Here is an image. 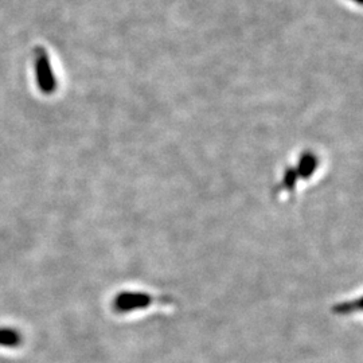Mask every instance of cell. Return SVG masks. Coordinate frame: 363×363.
Returning a JSON list of instances; mask_svg holds the SVG:
<instances>
[{
	"label": "cell",
	"instance_id": "2",
	"mask_svg": "<svg viewBox=\"0 0 363 363\" xmlns=\"http://www.w3.org/2000/svg\"><path fill=\"white\" fill-rule=\"evenodd\" d=\"M35 77L39 91L45 94H52L57 89V78L54 76L52 64L48 52L43 48H37L35 50Z\"/></svg>",
	"mask_w": 363,
	"mask_h": 363
},
{
	"label": "cell",
	"instance_id": "1",
	"mask_svg": "<svg viewBox=\"0 0 363 363\" xmlns=\"http://www.w3.org/2000/svg\"><path fill=\"white\" fill-rule=\"evenodd\" d=\"M160 298L140 291H123L112 301V308L116 313H130L150 308L152 304H159Z\"/></svg>",
	"mask_w": 363,
	"mask_h": 363
},
{
	"label": "cell",
	"instance_id": "3",
	"mask_svg": "<svg viewBox=\"0 0 363 363\" xmlns=\"http://www.w3.org/2000/svg\"><path fill=\"white\" fill-rule=\"evenodd\" d=\"M22 334L13 327H0V347L13 349L22 345Z\"/></svg>",
	"mask_w": 363,
	"mask_h": 363
},
{
	"label": "cell",
	"instance_id": "4",
	"mask_svg": "<svg viewBox=\"0 0 363 363\" xmlns=\"http://www.w3.org/2000/svg\"><path fill=\"white\" fill-rule=\"evenodd\" d=\"M355 3H358V4H362L363 0H354Z\"/></svg>",
	"mask_w": 363,
	"mask_h": 363
}]
</instances>
